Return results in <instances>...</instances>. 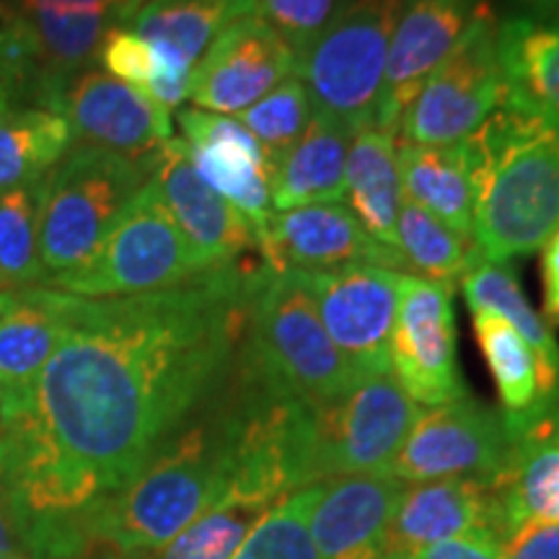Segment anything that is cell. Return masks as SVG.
I'll use <instances>...</instances> for the list:
<instances>
[{"instance_id":"6","label":"cell","mask_w":559,"mask_h":559,"mask_svg":"<svg viewBox=\"0 0 559 559\" xmlns=\"http://www.w3.org/2000/svg\"><path fill=\"white\" fill-rule=\"evenodd\" d=\"M148 181V164L73 145L41 179L39 257L45 283L81 267ZM41 283V285H45Z\"/></svg>"},{"instance_id":"24","label":"cell","mask_w":559,"mask_h":559,"mask_svg":"<svg viewBox=\"0 0 559 559\" xmlns=\"http://www.w3.org/2000/svg\"><path fill=\"white\" fill-rule=\"evenodd\" d=\"M353 135L313 111L304 135L272 166V210H293L319 202H342Z\"/></svg>"},{"instance_id":"28","label":"cell","mask_w":559,"mask_h":559,"mask_svg":"<svg viewBox=\"0 0 559 559\" xmlns=\"http://www.w3.org/2000/svg\"><path fill=\"white\" fill-rule=\"evenodd\" d=\"M254 13V0H145L128 29L194 68L218 34Z\"/></svg>"},{"instance_id":"26","label":"cell","mask_w":559,"mask_h":559,"mask_svg":"<svg viewBox=\"0 0 559 559\" xmlns=\"http://www.w3.org/2000/svg\"><path fill=\"white\" fill-rule=\"evenodd\" d=\"M396 156H400L404 200L428 210L432 218L474 247V185L464 140L451 145L400 143Z\"/></svg>"},{"instance_id":"27","label":"cell","mask_w":559,"mask_h":559,"mask_svg":"<svg viewBox=\"0 0 559 559\" xmlns=\"http://www.w3.org/2000/svg\"><path fill=\"white\" fill-rule=\"evenodd\" d=\"M495 500L506 539L526 523H559V417L515 445Z\"/></svg>"},{"instance_id":"33","label":"cell","mask_w":559,"mask_h":559,"mask_svg":"<svg viewBox=\"0 0 559 559\" xmlns=\"http://www.w3.org/2000/svg\"><path fill=\"white\" fill-rule=\"evenodd\" d=\"M41 179L0 192V283H45L39 257Z\"/></svg>"},{"instance_id":"19","label":"cell","mask_w":559,"mask_h":559,"mask_svg":"<svg viewBox=\"0 0 559 559\" xmlns=\"http://www.w3.org/2000/svg\"><path fill=\"white\" fill-rule=\"evenodd\" d=\"M148 179L158 187L181 234L213 267L234 264L257 251L254 228L194 171L185 140L171 138L151 158Z\"/></svg>"},{"instance_id":"20","label":"cell","mask_w":559,"mask_h":559,"mask_svg":"<svg viewBox=\"0 0 559 559\" xmlns=\"http://www.w3.org/2000/svg\"><path fill=\"white\" fill-rule=\"evenodd\" d=\"M477 528L500 531L495 485L489 481L438 479L404 485L391 519L386 559H412L440 542Z\"/></svg>"},{"instance_id":"8","label":"cell","mask_w":559,"mask_h":559,"mask_svg":"<svg viewBox=\"0 0 559 559\" xmlns=\"http://www.w3.org/2000/svg\"><path fill=\"white\" fill-rule=\"evenodd\" d=\"M207 270L213 264L181 234L158 187L148 179L99 249L81 267L47 280L45 288L81 298H124L174 288Z\"/></svg>"},{"instance_id":"5","label":"cell","mask_w":559,"mask_h":559,"mask_svg":"<svg viewBox=\"0 0 559 559\" xmlns=\"http://www.w3.org/2000/svg\"><path fill=\"white\" fill-rule=\"evenodd\" d=\"M419 412L391 373L360 379L332 402L296 404L290 459L298 489L355 474H386Z\"/></svg>"},{"instance_id":"36","label":"cell","mask_w":559,"mask_h":559,"mask_svg":"<svg viewBox=\"0 0 559 559\" xmlns=\"http://www.w3.org/2000/svg\"><path fill=\"white\" fill-rule=\"evenodd\" d=\"M337 5L340 0H254V16L270 24L300 58L330 24Z\"/></svg>"},{"instance_id":"7","label":"cell","mask_w":559,"mask_h":559,"mask_svg":"<svg viewBox=\"0 0 559 559\" xmlns=\"http://www.w3.org/2000/svg\"><path fill=\"white\" fill-rule=\"evenodd\" d=\"M407 0H340L330 24L298 58L296 75L317 115L349 135L376 128L389 47Z\"/></svg>"},{"instance_id":"40","label":"cell","mask_w":559,"mask_h":559,"mask_svg":"<svg viewBox=\"0 0 559 559\" xmlns=\"http://www.w3.org/2000/svg\"><path fill=\"white\" fill-rule=\"evenodd\" d=\"M502 559H559V523H526L506 539Z\"/></svg>"},{"instance_id":"22","label":"cell","mask_w":559,"mask_h":559,"mask_svg":"<svg viewBox=\"0 0 559 559\" xmlns=\"http://www.w3.org/2000/svg\"><path fill=\"white\" fill-rule=\"evenodd\" d=\"M68 334V296L32 285L0 300V386L21 391L37 379Z\"/></svg>"},{"instance_id":"41","label":"cell","mask_w":559,"mask_h":559,"mask_svg":"<svg viewBox=\"0 0 559 559\" xmlns=\"http://www.w3.org/2000/svg\"><path fill=\"white\" fill-rule=\"evenodd\" d=\"M145 0H19V11L39 9L52 13H107L124 26Z\"/></svg>"},{"instance_id":"38","label":"cell","mask_w":559,"mask_h":559,"mask_svg":"<svg viewBox=\"0 0 559 559\" xmlns=\"http://www.w3.org/2000/svg\"><path fill=\"white\" fill-rule=\"evenodd\" d=\"M0 68L24 75V79L32 83V94L34 99H37L39 73L37 66H34L32 41L26 37L16 13H9L3 9H0Z\"/></svg>"},{"instance_id":"37","label":"cell","mask_w":559,"mask_h":559,"mask_svg":"<svg viewBox=\"0 0 559 559\" xmlns=\"http://www.w3.org/2000/svg\"><path fill=\"white\" fill-rule=\"evenodd\" d=\"M0 555L55 559L52 544L37 521L21 506L11 474L0 461Z\"/></svg>"},{"instance_id":"1","label":"cell","mask_w":559,"mask_h":559,"mask_svg":"<svg viewBox=\"0 0 559 559\" xmlns=\"http://www.w3.org/2000/svg\"><path fill=\"white\" fill-rule=\"evenodd\" d=\"M251 267L221 264L174 288L68 296V334L29 386L11 391L0 461L58 559L86 547V519L130 485L234 373Z\"/></svg>"},{"instance_id":"39","label":"cell","mask_w":559,"mask_h":559,"mask_svg":"<svg viewBox=\"0 0 559 559\" xmlns=\"http://www.w3.org/2000/svg\"><path fill=\"white\" fill-rule=\"evenodd\" d=\"M502 551H506V539L500 531L477 528L440 542L412 559H502Z\"/></svg>"},{"instance_id":"13","label":"cell","mask_w":559,"mask_h":559,"mask_svg":"<svg viewBox=\"0 0 559 559\" xmlns=\"http://www.w3.org/2000/svg\"><path fill=\"white\" fill-rule=\"evenodd\" d=\"M453 290L423 277L402 280L389 342V373L423 409L469 394L459 370Z\"/></svg>"},{"instance_id":"16","label":"cell","mask_w":559,"mask_h":559,"mask_svg":"<svg viewBox=\"0 0 559 559\" xmlns=\"http://www.w3.org/2000/svg\"><path fill=\"white\" fill-rule=\"evenodd\" d=\"M489 0H407L391 37L386 73L376 109V128L396 135L409 104L449 58L461 34Z\"/></svg>"},{"instance_id":"30","label":"cell","mask_w":559,"mask_h":559,"mask_svg":"<svg viewBox=\"0 0 559 559\" xmlns=\"http://www.w3.org/2000/svg\"><path fill=\"white\" fill-rule=\"evenodd\" d=\"M73 148L66 117L47 107H13L0 115V192L45 179Z\"/></svg>"},{"instance_id":"31","label":"cell","mask_w":559,"mask_h":559,"mask_svg":"<svg viewBox=\"0 0 559 559\" xmlns=\"http://www.w3.org/2000/svg\"><path fill=\"white\" fill-rule=\"evenodd\" d=\"M396 247L407 267V275L456 288L472 257V243L459 239L449 226L432 218L428 210L404 200L396 218Z\"/></svg>"},{"instance_id":"47","label":"cell","mask_w":559,"mask_h":559,"mask_svg":"<svg viewBox=\"0 0 559 559\" xmlns=\"http://www.w3.org/2000/svg\"><path fill=\"white\" fill-rule=\"evenodd\" d=\"M0 300H3V290H0Z\"/></svg>"},{"instance_id":"14","label":"cell","mask_w":559,"mask_h":559,"mask_svg":"<svg viewBox=\"0 0 559 559\" xmlns=\"http://www.w3.org/2000/svg\"><path fill=\"white\" fill-rule=\"evenodd\" d=\"M296 70L293 47L251 13L218 34L194 62L190 99L198 109L234 117L296 75Z\"/></svg>"},{"instance_id":"34","label":"cell","mask_w":559,"mask_h":559,"mask_svg":"<svg viewBox=\"0 0 559 559\" xmlns=\"http://www.w3.org/2000/svg\"><path fill=\"white\" fill-rule=\"evenodd\" d=\"M313 107L306 91L304 81L298 75H290L283 83H277L270 94H264L260 102L243 109L239 120L257 143L262 145L264 156H267L270 174L272 166L283 158V153L290 148L296 140L304 135L306 124L311 122Z\"/></svg>"},{"instance_id":"11","label":"cell","mask_w":559,"mask_h":559,"mask_svg":"<svg viewBox=\"0 0 559 559\" xmlns=\"http://www.w3.org/2000/svg\"><path fill=\"white\" fill-rule=\"evenodd\" d=\"M45 107L66 117L73 145H94L140 164H151L174 138L171 111L99 68H83L60 81Z\"/></svg>"},{"instance_id":"15","label":"cell","mask_w":559,"mask_h":559,"mask_svg":"<svg viewBox=\"0 0 559 559\" xmlns=\"http://www.w3.org/2000/svg\"><path fill=\"white\" fill-rule=\"evenodd\" d=\"M257 251L264 267L275 272H324L370 264L407 275L402 257L370 239L345 202H319L272 213Z\"/></svg>"},{"instance_id":"35","label":"cell","mask_w":559,"mask_h":559,"mask_svg":"<svg viewBox=\"0 0 559 559\" xmlns=\"http://www.w3.org/2000/svg\"><path fill=\"white\" fill-rule=\"evenodd\" d=\"M311 487L280 500L230 559H321L309 531Z\"/></svg>"},{"instance_id":"45","label":"cell","mask_w":559,"mask_h":559,"mask_svg":"<svg viewBox=\"0 0 559 559\" xmlns=\"http://www.w3.org/2000/svg\"><path fill=\"white\" fill-rule=\"evenodd\" d=\"M9 409H11V391L0 386V438H3L5 425H9Z\"/></svg>"},{"instance_id":"17","label":"cell","mask_w":559,"mask_h":559,"mask_svg":"<svg viewBox=\"0 0 559 559\" xmlns=\"http://www.w3.org/2000/svg\"><path fill=\"white\" fill-rule=\"evenodd\" d=\"M177 122L194 171L239 210L260 241L270 215L275 213L270 194V164L262 145L243 128L239 117L192 107L181 109Z\"/></svg>"},{"instance_id":"44","label":"cell","mask_w":559,"mask_h":559,"mask_svg":"<svg viewBox=\"0 0 559 559\" xmlns=\"http://www.w3.org/2000/svg\"><path fill=\"white\" fill-rule=\"evenodd\" d=\"M513 3V13L510 16L549 21L559 19V0H510Z\"/></svg>"},{"instance_id":"10","label":"cell","mask_w":559,"mask_h":559,"mask_svg":"<svg viewBox=\"0 0 559 559\" xmlns=\"http://www.w3.org/2000/svg\"><path fill=\"white\" fill-rule=\"evenodd\" d=\"M513 449L500 409L464 394L419 412L386 474L402 485L438 479H481L498 485Z\"/></svg>"},{"instance_id":"25","label":"cell","mask_w":559,"mask_h":559,"mask_svg":"<svg viewBox=\"0 0 559 559\" xmlns=\"http://www.w3.org/2000/svg\"><path fill=\"white\" fill-rule=\"evenodd\" d=\"M396 153H400V143L391 132L379 128L358 132L349 143L342 202L370 239L400 254L396 218H400L404 190Z\"/></svg>"},{"instance_id":"43","label":"cell","mask_w":559,"mask_h":559,"mask_svg":"<svg viewBox=\"0 0 559 559\" xmlns=\"http://www.w3.org/2000/svg\"><path fill=\"white\" fill-rule=\"evenodd\" d=\"M26 102L34 104L32 83L13 70L0 68V115L13 107H26Z\"/></svg>"},{"instance_id":"18","label":"cell","mask_w":559,"mask_h":559,"mask_svg":"<svg viewBox=\"0 0 559 559\" xmlns=\"http://www.w3.org/2000/svg\"><path fill=\"white\" fill-rule=\"evenodd\" d=\"M309 531L321 559H386L389 528L404 485L389 474H355L311 485Z\"/></svg>"},{"instance_id":"32","label":"cell","mask_w":559,"mask_h":559,"mask_svg":"<svg viewBox=\"0 0 559 559\" xmlns=\"http://www.w3.org/2000/svg\"><path fill=\"white\" fill-rule=\"evenodd\" d=\"M272 508L228 487L213 508L158 549L156 559H230Z\"/></svg>"},{"instance_id":"3","label":"cell","mask_w":559,"mask_h":559,"mask_svg":"<svg viewBox=\"0 0 559 559\" xmlns=\"http://www.w3.org/2000/svg\"><path fill=\"white\" fill-rule=\"evenodd\" d=\"M474 251L489 262L534 254L559 228V135L500 104L469 138Z\"/></svg>"},{"instance_id":"29","label":"cell","mask_w":559,"mask_h":559,"mask_svg":"<svg viewBox=\"0 0 559 559\" xmlns=\"http://www.w3.org/2000/svg\"><path fill=\"white\" fill-rule=\"evenodd\" d=\"M459 285L472 311H495L528 342V347L542 362L551 394L559 402V342L542 313H536L534 306L528 304L526 293L521 290L513 262H489L485 257L474 254Z\"/></svg>"},{"instance_id":"4","label":"cell","mask_w":559,"mask_h":559,"mask_svg":"<svg viewBox=\"0 0 559 559\" xmlns=\"http://www.w3.org/2000/svg\"><path fill=\"white\" fill-rule=\"evenodd\" d=\"M234 376L285 402L324 404L360 381L326 334L296 272L251 267L247 321Z\"/></svg>"},{"instance_id":"12","label":"cell","mask_w":559,"mask_h":559,"mask_svg":"<svg viewBox=\"0 0 559 559\" xmlns=\"http://www.w3.org/2000/svg\"><path fill=\"white\" fill-rule=\"evenodd\" d=\"M296 275L309 290L321 324L349 368L360 379L389 373V342L400 309L402 272L347 264Z\"/></svg>"},{"instance_id":"2","label":"cell","mask_w":559,"mask_h":559,"mask_svg":"<svg viewBox=\"0 0 559 559\" xmlns=\"http://www.w3.org/2000/svg\"><path fill=\"white\" fill-rule=\"evenodd\" d=\"M230 383V381H228ZM241 407L236 391L187 423L120 492L99 502L83 526L86 542L117 555H156L228 492L239 464Z\"/></svg>"},{"instance_id":"9","label":"cell","mask_w":559,"mask_h":559,"mask_svg":"<svg viewBox=\"0 0 559 559\" xmlns=\"http://www.w3.org/2000/svg\"><path fill=\"white\" fill-rule=\"evenodd\" d=\"M498 16L479 11L456 47L419 88L402 120V143H461L502 104Z\"/></svg>"},{"instance_id":"23","label":"cell","mask_w":559,"mask_h":559,"mask_svg":"<svg viewBox=\"0 0 559 559\" xmlns=\"http://www.w3.org/2000/svg\"><path fill=\"white\" fill-rule=\"evenodd\" d=\"M502 104L531 111L559 135V19H498Z\"/></svg>"},{"instance_id":"42","label":"cell","mask_w":559,"mask_h":559,"mask_svg":"<svg viewBox=\"0 0 559 559\" xmlns=\"http://www.w3.org/2000/svg\"><path fill=\"white\" fill-rule=\"evenodd\" d=\"M542 283H544V321L559 326V228L542 247Z\"/></svg>"},{"instance_id":"46","label":"cell","mask_w":559,"mask_h":559,"mask_svg":"<svg viewBox=\"0 0 559 559\" xmlns=\"http://www.w3.org/2000/svg\"><path fill=\"white\" fill-rule=\"evenodd\" d=\"M0 559H29V557H21V555H0Z\"/></svg>"},{"instance_id":"21","label":"cell","mask_w":559,"mask_h":559,"mask_svg":"<svg viewBox=\"0 0 559 559\" xmlns=\"http://www.w3.org/2000/svg\"><path fill=\"white\" fill-rule=\"evenodd\" d=\"M474 334L485 355L500 396V415L515 445L551 419L559 417V402L528 342L495 311H472Z\"/></svg>"}]
</instances>
